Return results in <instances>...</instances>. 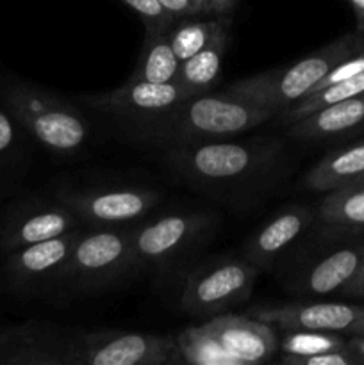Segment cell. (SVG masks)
Listing matches in <instances>:
<instances>
[{
  "mask_svg": "<svg viewBox=\"0 0 364 365\" xmlns=\"http://www.w3.org/2000/svg\"><path fill=\"white\" fill-rule=\"evenodd\" d=\"M16 120L11 116L9 110L0 109V163L11 159V155L16 152Z\"/></svg>",
  "mask_w": 364,
  "mask_h": 365,
  "instance_id": "obj_29",
  "label": "cell"
},
{
  "mask_svg": "<svg viewBox=\"0 0 364 365\" xmlns=\"http://www.w3.org/2000/svg\"><path fill=\"white\" fill-rule=\"evenodd\" d=\"M360 132H364V93L330 103L288 125L289 138L305 143H332Z\"/></svg>",
  "mask_w": 364,
  "mask_h": 365,
  "instance_id": "obj_18",
  "label": "cell"
},
{
  "mask_svg": "<svg viewBox=\"0 0 364 365\" xmlns=\"http://www.w3.org/2000/svg\"><path fill=\"white\" fill-rule=\"evenodd\" d=\"M136 271L131 230L123 227L81 232L56 287L88 294L113 287Z\"/></svg>",
  "mask_w": 364,
  "mask_h": 365,
  "instance_id": "obj_6",
  "label": "cell"
},
{
  "mask_svg": "<svg viewBox=\"0 0 364 365\" xmlns=\"http://www.w3.org/2000/svg\"><path fill=\"white\" fill-rule=\"evenodd\" d=\"M2 98L16 123L49 152L70 157L88 146L91 138L88 120L63 96L31 82L9 81Z\"/></svg>",
  "mask_w": 364,
  "mask_h": 365,
  "instance_id": "obj_4",
  "label": "cell"
},
{
  "mask_svg": "<svg viewBox=\"0 0 364 365\" xmlns=\"http://www.w3.org/2000/svg\"><path fill=\"white\" fill-rule=\"evenodd\" d=\"M314 225L325 235L364 232V177L325 192L316 207Z\"/></svg>",
  "mask_w": 364,
  "mask_h": 365,
  "instance_id": "obj_19",
  "label": "cell"
},
{
  "mask_svg": "<svg viewBox=\"0 0 364 365\" xmlns=\"http://www.w3.org/2000/svg\"><path fill=\"white\" fill-rule=\"evenodd\" d=\"M164 166L181 182L213 198H239L270 191L285 170V145L273 135L164 148Z\"/></svg>",
  "mask_w": 364,
  "mask_h": 365,
  "instance_id": "obj_1",
  "label": "cell"
},
{
  "mask_svg": "<svg viewBox=\"0 0 364 365\" xmlns=\"http://www.w3.org/2000/svg\"><path fill=\"white\" fill-rule=\"evenodd\" d=\"M348 349L357 362L364 364V335H348Z\"/></svg>",
  "mask_w": 364,
  "mask_h": 365,
  "instance_id": "obj_33",
  "label": "cell"
},
{
  "mask_svg": "<svg viewBox=\"0 0 364 365\" xmlns=\"http://www.w3.org/2000/svg\"><path fill=\"white\" fill-rule=\"evenodd\" d=\"M360 50H364V38L359 29L339 36L289 66H278L252 77L239 78L228 84L225 91L261 103L278 114L305 98L332 68Z\"/></svg>",
  "mask_w": 364,
  "mask_h": 365,
  "instance_id": "obj_3",
  "label": "cell"
},
{
  "mask_svg": "<svg viewBox=\"0 0 364 365\" xmlns=\"http://www.w3.org/2000/svg\"><path fill=\"white\" fill-rule=\"evenodd\" d=\"M275 116V110L243 96L228 91L218 95L209 91L189 96L156 123L136 130V138L164 150L236 138L268 123Z\"/></svg>",
  "mask_w": 364,
  "mask_h": 365,
  "instance_id": "obj_2",
  "label": "cell"
},
{
  "mask_svg": "<svg viewBox=\"0 0 364 365\" xmlns=\"http://www.w3.org/2000/svg\"><path fill=\"white\" fill-rule=\"evenodd\" d=\"M364 177V139L321 157L302 184L313 192H328Z\"/></svg>",
  "mask_w": 364,
  "mask_h": 365,
  "instance_id": "obj_20",
  "label": "cell"
},
{
  "mask_svg": "<svg viewBox=\"0 0 364 365\" xmlns=\"http://www.w3.org/2000/svg\"><path fill=\"white\" fill-rule=\"evenodd\" d=\"M77 228H82L81 220L59 200H32L11 210L0 230V242L2 248L11 253Z\"/></svg>",
  "mask_w": 364,
  "mask_h": 365,
  "instance_id": "obj_13",
  "label": "cell"
},
{
  "mask_svg": "<svg viewBox=\"0 0 364 365\" xmlns=\"http://www.w3.org/2000/svg\"><path fill=\"white\" fill-rule=\"evenodd\" d=\"M188 98L189 95L178 82L153 84L131 81H125L109 93L79 96V100L89 109L106 113L118 120L131 121L136 130L156 123Z\"/></svg>",
  "mask_w": 364,
  "mask_h": 365,
  "instance_id": "obj_10",
  "label": "cell"
},
{
  "mask_svg": "<svg viewBox=\"0 0 364 365\" xmlns=\"http://www.w3.org/2000/svg\"><path fill=\"white\" fill-rule=\"evenodd\" d=\"M364 246H343L305 264L288 280V291L300 298H323L341 292L359 267Z\"/></svg>",
  "mask_w": 364,
  "mask_h": 365,
  "instance_id": "obj_17",
  "label": "cell"
},
{
  "mask_svg": "<svg viewBox=\"0 0 364 365\" xmlns=\"http://www.w3.org/2000/svg\"><path fill=\"white\" fill-rule=\"evenodd\" d=\"M227 43L228 29H225L206 48H202L189 59L182 61L175 82H178L189 96L209 93L211 88L216 84L221 70V61L227 52Z\"/></svg>",
  "mask_w": 364,
  "mask_h": 365,
  "instance_id": "obj_21",
  "label": "cell"
},
{
  "mask_svg": "<svg viewBox=\"0 0 364 365\" xmlns=\"http://www.w3.org/2000/svg\"><path fill=\"white\" fill-rule=\"evenodd\" d=\"M82 225L93 228L125 227L143 220L159 203L161 195L141 185L63 187L54 195Z\"/></svg>",
  "mask_w": 364,
  "mask_h": 365,
  "instance_id": "obj_8",
  "label": "cell"
},
{
  "mask_svg": "<svg viewBox=\"0 0 364 365\" xmlns=\"http://www.w3.org/2000/svg\"><path fill=\"white\" fill-rule=\"evenodd\" d=\"M177 348L182 364L189 365H239L223 349L206 324L189 327L177 335Z\"/></svg>",
  "mask_w": 364,
  "mask_h": 365,
  "instance_id": "obj_25",
  "label": "cell"
},
{
  "mask_svg": "<svg viewBox=\"0 0 364 365\" xmlns=\"http://www.w3.org/2000/svg\"><path fill=\"white\" fill-rule=\"evenodd\" d=\"M121 2L141 18L146 32H152V34H168L177 21V18L171 16L161 6L159 0H121Z\"/></svg>",
  "mask_w": 364,
  "mask_h": 365,
  "instance_id": "obj_27",
  "label": "cell"
},
{
  "mask_svg": "<svg viewBox=\"0 0 364 365\" xmlns=\"http://www.w3.org/2000/svg\"><path fill=\"white\" fill-rule=\"evenodd\" d=\"M182 364L173 335L125 330H84L77 342V365Z\"/></svg>",
  "mask_w": 364,
  "mask_h": 365,
  "instance_id": "obj_9",
  "label": "cell"
},
{
  "mask_svg": "<svg viewBox=\"0 0 364 365\" xmlns=\"http://www.w3.org/2000/svg\"><path fill=\"white\" fill-rule=\"evenodd\" d=\"M79 334V327L39 321L6 328L0 331V364L77 365Z\"/></svg>",
  "mask_w": 364,
  "mask_h": 365,
  "instance_id": "obj_11",
  "label": "cell"
},
{
  "mask_svg": "<svg viewBox=\"0 0 364 365\" xmlns=\"http://www.w3.org/2000/svg\"><path fill=\"white\" fill-rule=\"evenodd\" d=\"M0 344H2V335H0Z\"/></svg>",
  "mask_w": 364,
  "mask_h": 365,
  "instance_id": "obj_36",
  "label": "cell"
},
{
  "mask_svg": "<svg viewBox=\"0 0 364 365\" xmlns=\"http://www.w3.org/2000/svg\"><path fill=\"white\" fill-rule=\"evenodd\" d=\"M202 2L216 16H228L238 6V0H202Z\"/></svg>",
  "mask_w": 364,
  "mask_h": 365,
  "instance_id": "obj_32",
  "label": "cell"
},
{
  "mask_svg": "<svg viewBox=\"0 0 364 365\" xmlns=\"http://www.w3.org/2000/svg\"><path fill=\"white\" fill-rule=\"evenodd\" d=\"M348 335H364V316L360 317L359 321H357L355 327H353L352 330H350Z\"/></svg>",
  "mask_w": 364,
  "mask_h": 365,
  "instance_id": "obj_35",
  "label": "cell"
},
{
  "mask_svg": "<svg viewBox=\"0 0 364 365\" xmlns=\"http://www.w3.org/2000/svg\"><path fill=\"white\" fill-rule=\"evenodd\" d=\"M248 316L264 321L282 331L314 330L339 331L348 335L364 316V305L334 302H295L282 305H263L250 309Z\"/></svg>",
  "mask_w": 364,
  "mask_h": 365,
  "instance_id": "obj_12",
  "label": "cell"
},
{
  "mask_svg": "<svg viewBox=\"0 0 364 365\" xmlns=\"http://www.w3.org/2000/svg\"><path fill=\"white\" fill-rule=\"evenodd\" d=\"M348 348V339L339 331H314V330H296L284 331L278 339V353L280 355L307 356L318 353L339 351Z\"/></svg>",
  "mask_w": 364,
  "mask_h": 365,
  "instance_id": "obj_26",
  "label": "cell"
},
{
  "mask_svg": "<svg viewBox=\"0 0 364 365\" xmlns=\"http://www.w3.org/2000/svg\"><path fill=\"white\" fill-rule=\"evenodd\" d=\"M220 227V217L209 210L171 212L138 225L131 230L136 271L170 274L186 266Z\"/></svg>",
  "mask_w": 364,
  "mask_h": 365,
  "instance_id": "obj_5",
  "label": "cell"
},
{
  "mask_svg": "<svg viewBox=\"0 0 364 365\" xmlns=\"http://www.w3.org/2000/svg\"><path fill=\"white\" fill-rule=\"evenodd\" d=\"M350 6L355 11V16L359 20L360 31H364V0H348Z\"/></svg>",
  "mask_w": 364,
  "mask_h": 365,
  "instance_id": "obj_34",
  "label": "cell"
},
{
  "mask_svg": "<svg viewBox=\"0 0 364 365\" xmlns=\"http://www.w3.org/2000/svg\"><path fill=\"white\" fill-rule=\"evenodd\" d=\"M81 232L82 228H77L59 237L34 242L11 252L6 264L11 284L27 292L56 287Z\"/></svg>",
  "mask_w": 364,
  "mask_h": 365,
  "instance_id": "obj_14",
  "label": "cell"
},
{
  "mask_svg": "<svg viewBox=\"0 0 364 365\" xmlns=\"http://www.w3.org/2000/svg\"><path fill=\"white\" fill-rule=\"evenodd\" d=\"M339 294L348 296V298H364V255L360 259V264L357 267L353 278L341 289Z\"/></svg>",
  "mask_w": 364,
  "mask_h": 365,
  "instance_id": "obj_31",
  "label": "cell"
},
{
  "mask_svg": "<svg viewBox=\"0 0 364 365\" xmlns=\"http://www.w3.org/2000/svg\"><path fill=\"white\" fill-rule=\"evenodd\" d=\"M280 364L284 365H359L355 356L350 353V349H339V351L318 353V355L307 356H293L280 355Z\"/></svg>",
  "mask_w": 364,
  "mask_h": 365,
  "instance_id": "obj_28",
  "label": "cell"
},
{
  "mask_svg": "<svg viewBox=\"0 0 364 365\" xmlns=\"http://www.w3.org/2000/svg\"><path fill=\"white\" fill-rule=\"evenodd\" d=\"M159 4L177 20L188 16H216L202 0H159Z\"/></svg>",
  "mask_w": 364,
  "mask_h": 365,
  "instance_id": "obj_30",
  "label": "cell"
},
{
  "mask_svg": "<svg viewBox=\"0 0 364 365\" xmlns=\"http://www.w3.org/2000/svg\"><path fill=\"white\" fill-rule=\"evenodd\" d=\"M225 351L239 365H256L273 360L278 353V335L273 327L252 316L225 312L203 323Z\"/></svg>",
  "mask_w": 364,
  "mask_h": 365,
  "instance_id": "obj_16",
  "label": "cell"
},
{
  "mask_svg": "<svg viewBox=\"0 0 364 365\" xmlns=\"http://www.w3.org/2000/svg\"><path fill=\"white\" fill-rule=\"evenodd\" d=\"M364 93V71L353 75V77L345 78V81L338 82V84L327 86V88H321L318 91L310 93L305 98H302L300 102H296L295 106L288 107L285 110L278 113V121L282 125H291L295 121L302 120V118L309 116V114L316 113V110L323 109V107L330 106V103L341 102V100L352 98V96L363 95Z\"/></svg>",
  "mask_w": 364,
  "mask_h": 365,
  "instance_id": "obj_24",
  "label": "cell"
},
{
  "mask_svg": "<svg viewBox=\"0 0 364 365\" xmlns=\"http://www.w3.org/2000/svg\"><path fill=\"white\" fill-rule=\"evenodd\" d=\"M228 16H188L178 18L171 31L168 32V39L178 61H186L191 56L206 48L221 31L228 29Z\"/></svg>",
  "mask_w": 364,
  "mask_h": 365,
  "instance_id": "obj_23",
  "label": "cell"
},
{
  "mask_svg": "<svg viewBox=\"0 0 364 365\" xmlns=\"http://www.w3.org/2000/svg\"><path fill=\"white\" fill-rule=\"evenodd\" d=\"M178 68H181V61L171 48L168 34L146 32L138 63H136L134 71L128 75L127 81L153 82V84L175 82Z\"/></svg>",
  "mask_w": 364,
  "mask_h": 365,
  "instance_id": "obj_22",
  "label": "cell"
},
{
  "mask_svg": "<svg viewBox=\"0 0 364 365\" xmlns=\"http://www.w3.org/2000/svg\"><path fill=\"white\" fill-rule=\"evenodd\" d=\"M261 271L243 257H214L186 273L178 303L186 314L211 319L243 305Z\"/></svg>",
  "mask_w": 364,
  "mask_h": 365,
  "instance_id": "obj_7",
  "label": "cell"
},
{
  "mask_svg": "<svg viewBox=\"0 0 364 365\" xmlns=\"http://www.w3.org/2000/svg\"><path fill=\"white\" fill-rule=\"evenodd\" d=\"M316 209L302 203H289L264 221L243 246V259L263 273L273 267L278 257L313 225Z\"/></svg>",
  "mask_w": 364,
  "mask_h": 365,
  "instance_id": "obj_15",
  "label": "cell"
}]
</instances>
